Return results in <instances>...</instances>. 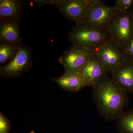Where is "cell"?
<instances>
[{
	"mask_svg": "<svg viewBox=\"0 0 133 133\" xmlns=\"http://www.w3.org/2000/svg\"><path fill=\"white\" fill-rule=\"evenodd\" d=\"M94 55L111 73L127 60L125 50L113 39L95 50Z\"/></svg>",
	"mask_w": 133,
	"mask_h": 133,
	"instance_id": "277c9868",
	"label": "cell"
},
{
	"mask_svg": "<svg viewBox=\"0 0 133 133\" xmlns=\"http://www.w3.org/2000/svg\"><path fill=\"white\" fill-rule=\"evenodd\" d=\"M32 1L39 6L47 5H51V0H34Z\"/></svg>",
	"mask_w": 133,
	"mask_h": 133,
	"instance_id": "d6986e66",
	"label": "cell"
},
{
	"mask_svg": "<svg viewBox=\"0 0 133 133\" xmlns=\"http://www.w3.org/2000/svg\"><path fill=\"white\" fill-rule=\"evenodd\" d=\"M107 28L112 39L125 50L133 35V15L131 10L117 12Z\"/></svg>",
	"mask_w": 133,
	"mask_h": 133,
	"instance_id": "3957f363",
	"label": "cell"
},
{
	"mask_svg": "<svg viewBox=\"0 0 133 133\" xmlns=\"http://www.w3.org/2000/svg\"><path fill=\"white\" fill-rule=\"evenodd\" d=\"M127 59L133 62V35L125 50Z\"/></svg>",
	"mask_w": 133,
	"mask_h": 133,
	"instance_id": "ac0fdd59",
	"label": "cell"
},
{
	"mask_svg": "<svg viewBox=\"0 0 133 133\" xmlns=\"http://www.w3.org/2000/svg\"><path fill=\"white\" fill-rule=\"evenodd\" d=\"M9 120L2 113L0 114V133H9L10 129Z\"/></svg>",
	"mask_w": 133,
	"mask_h": 133,
	"instance_id": "e0dca14e",
	"label": "cell"
},
{
	"mask_svg": "<svg viewBox=\"0 0 133 133\" xmlns=\"http://www.w3.org/2000/svg\"><path fill=\"white\" fill-rule=\"evenodd\" d=\"M107 72L104 65L94 55L79 72L86 86L92 87L107 76Z\"/></svg>",
	"mask_w": 133,
	"mask_h": 133,
	"instance_id": "9c48e42d",
	"label": "cell"
},
{
	"mask_svg": "<svg viewBox=\"0 0 133 133\" xmlns=\"http://www.w3.org/2000/svg\"><path fill=\"white\" fill-rule=\"evenodd\" d=\"M68 39L72 45H79L94 51L112 39L107 28L79 23L73 26Z\"/></svg>",
	"mask_w": 133,
	"mask_h": 133,
	"instance_id": "7a4b0ae2",
	"label": "cell"
},
{
	"mask_svg": "<svg viewBox=\"0 0 133 133\" xmlns=\"http://www.w3.org/2000/svg\"><path fill=\"white\" fill-rule=\"evenodd\" d=\"M117 12L114 6H108L103 1L95 0L81 23L107 28Z\"/></svg>",
	"mask_w": 133,
	"mask_h": 133,
	"instance_id": "52a82bcc",
	"label": "cell"
},
{
	"mask_svg": "<svg viewBox=\"0 0 133 133\" xmlns=\"http://www.w3.org/2000/svg\"><path fill=\"white\" fill-rule=\"evenodd\" d=\"M95 0H51V5L56 6L66 19L76 24L83 21Z\"/></svg>",
	"mask_w": 133,
	"mask_h": 133,
	"instance_id": "8992f818",
	"label": "cell"
},
{
	"mask_svg": "<svg viewBox=\"0 0 133 133\" xmlns=\"http://www.w3.org/2000/svg\"><path fill=\"white\" fill-rule=\"evenodd\" d=\"M29 133H35V132L34 131H32Z\"/></svg>",
	"mask_w": 133,
	"mask_h": 133,
	"instance_id": "44dd1931",
	"label": "cell"
},
{
	"mask_svg": "<svg viewBox=\"0 0 133 133\" xmlns=\"http://www.w3.org/2000/svg\"><path fill=\"white\" fill-rule=\"evenodd\" d=\"M94 55V51L79 45H72L59 58L64 72H79L87 61Z\"/></svg>",
	"mask_w": 133,
	"mask_h": 133,
	"instance_id": "5b68a950",
	"label": "cell"
},
{
	"mask_svg": "<svg viewBox=\"0 0 133 133\" xmlns=\"http://www.w3.org/2000/svg\"><path fill=\"white\" fill-rule=\"evenodd\" d=\"M24 9L22 1H0V20H12L19 21Z\"/></svg>",
	"mask_w": 133,
	"mask_h": 133,
	"instance_id": "4fadbf2b",
	"label": "cell"
},
{
	"mask_svg": "<svg viewBox=\"0 0 133 133\" xmlns=\"http://www.w3.org/2000/svg\"><path fill=\"white\" fill-rule=\"evenodd\" d=\"M131 12H132V14L133 15V6L132 8V9H131Z\"/></svg>",
	"mask_w": 133,
	"mask_h": 133,
	"instance_id": "ffe728a7",
	"label": "cell"
},
{
	"mask_svg": "<svg viewBox=\"0 0 133 133\" xmlns=\"http://www.w3.org/2000/svg\"><path fill=\"white\" fill-rule=\"evenodd\" d=\"M118 119L117 127L121 133H133V109L124 112Z\"/></svg>",
	"mask_w": 133,
	"mask_h": 133,
	"instance_id": "9a60e30c",
	"label": "cell"
},
{
	"mask_svg": "<svg viewBox=\"0 0 133 133\" xmlns=\"http://www.w3.org/2000/svg\"><path fill=\"white\" fill-rule=\"evenodd\" d=\"M51 80L63 90L70 92H77L86 86L79 72H64L62 76L53 78Z\"/></svg>",
	"mask_w": 133,
	"mask_h": 133,
	"instance_id": "8fae6325",
	"label": "cell"
},
{
	"mask_svg": "<svg viewBox=\"0 0 133 133\" xmlns=\"http://www.w3.org/2000/svg\"><path fill=\"white\" fill-rule=\"evenodd\" d=\"M30 50L22 45L14 58L8 64L1 68V75L2 77H16L28 71L32 65Z\"/></svg>",
	"mask_w": 133,
	"mask_h": 133,
	"instance_id": "ba28073f",
	"label": "cell"
},
{
	"mask_svg": "<svg viewBox=\"0 0 133 133\" xmlns=\"http://www.w3.org/2000/svg\"><path fill=\"white\" fill-rule=\"evenodd\" d=\"M133 6V0H116L114 8L119 12L131 10Z\"/></svg>",
	"mask_w": 133,
	"mask_h": 133,
	"instance_id": "2e32d148",
	"label": "cell"
},
{
	"mask_svg": "<svg viewBox=\"0 0 133 133\" xmlns=\"http://www.w3.org/2000/svg\"><path fill=\"white\" fill-rule=\"evenodd\" d=\"M111 74L112 80L122 90L133 93V62L127 60Z\"/></svg>",
	"mask_w": 133,
	"mask_h": 133,
	"instance_id": "30bf717a",
	"label": "cell"
},
{
	"mask_svg": "<svg viewBox=\"0 0 133 133\" xmlns=\"http://www.w3.org/2000/svg\"><path fill=\"white\" fill-rule=\"evenodd\" d=\"M19 22L18 21L12 20L1 21V42H6L19 46H22Z\"/></svg>",
	"mask_w": 133,
	"mask_h": 133,
	"instance_id": "7c38bea8",
	"label": "cell"
},
{
	"mask_svg": "<svg viewBox=\"0 0 133 133\" xmlns=\"http://www.w3.org/2000/svg\"><path fill=\"white\" fill-rule=\"evenodd\" d=\"M22 46L6 42H1L0 64L1 65L10 62L15 56Z\"/></svg>",
	"mask_w": 133,
	"mask_h": 133,
	"instance_id": "5bb4252c",
	"label": "cell"
},
{
	"mask_svg": "<svg viewBox=\"0 0 133 133\" xmlns=\"http://www.w3.org/2000/svg\"><path fill=\"white\" fill-rule=\"evenodd\" d=\"M92 88L93 97L100 115L106 120L118 118L128 103L127 92L107 75Z\"/></svg>",
	"mask_w": 133,
	"mask_h": 133,
	"instance_id": "6da1fadb",
	"label": "cell"
}]
</instances>
